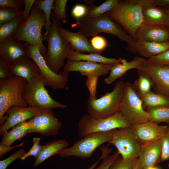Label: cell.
<instances>
[{"instance_id":"cell-1","label":"cell","mask_w":169,"mask_h":169,"mask_svg":"<svg viewBox=\"0 0 169 169\" xmlns=\"http://www.w3.org/2000/svg\"><path fill=\"white\" fill-rule=\"evenodd\" d=\"M72 25L73 28L78 27V31L86 37H94L101 33L113 34L127 44L126 49L137 54L136 41L130 37L123 29L109 17L107 12L95 19L84 18L76 20Z\"/></svg>"},{"instance_id":"cell-2","label":"cell","mask_w":169,"mask_h":169,"mask_svg":"<svg viewBox=\"0 0 169 169\" xmlns=\"http://www.w3.org/2000/svg\"><path fill=\"white\" fill-rule=\"evenodd\" d=\"M51 15L52 23L51 28L42 35L43 41L48 43L47 52L44 58L50 69L58 74L60 69L65 65V59L74 50L59 31L57 28L59 24L55 19L52 12Z\"/></svg>"},{"instance_id":"cell-3","label":"cell","mask_w":169,"mask_h":169,"mask_svg":"<svg viewBox=\"0 0 169 169\" xmlns=\"http://www.w3.org/2000/svg\"><path fill=\"white\" fill-rule=\"evenodd\" d=\"M45 23L44 13L34 4L28 18L12 37L17 41H25L32 45L38 46L44 56L47 50L43 42L41 31L45 27Z\"/></svg>"},{"instance_id":"cell-4","label":"cell","mask_w":169,"mask_h":169,"mask_svg":"<svg viewBox=\"0 0 169 169\" xmlns=\"http://www.w3.org/2000/svg\"><path fill=\"white\" fill-rule=\"evenodd\" d=\"M142 6L136 0H120L107 12L112 20L120 24L125 32L135 39L137 30L143 23Z\"/></svg>"},{"instance_id":"cell-5","label":"cell","mask_w":169,"mask_h":169,"mask_svg":"<svg viewBox=\"0 0 169 169\" xmlns=\"http://www.w3.org/2000/svg\"><path fill=\"white\" fill-rule=\"evenodd\" d=\"M27 83L23 78L14 76L8 79H0V125L7 119L4 115L13 106H28L22 97V94Z\"/></svg>"},{"instance_id":"cell-6","label":"cell","mask_w":169,"mask_h":169,"mask_svg":"<svg viewBox=\"0 0 169 169\" xmlns=\"http://www.w3.org/2000/svg\"><path fill=\"white\" fill-rule=\"evenodd\" d=\"M46 85L45 79L41 75L27 81L22 96L28 106L42 109L66 108L67 105L60 103L50 96L45 88Z\"/></svg>"},{"instance_id":"cell-7","label":"cell","mask_w":169,"mask_h":169,"mask_svg":"<svg viewBox=\"0 0 169 169\" xmlns=\"http://www.w3.org/2000/svg\"><path fill=\"white\" fill-rule=\"evenodd\" d=\"M125 83L122 81H118L111 92L106 93L99 99H88V114L94 118H104L110 116L118 111Z\"/></svg>"},{"instance_id":"cell-8","label":"cell","mask_w":169,"mask_h":169,"mask_svg":"<svg viewBox=\"0 0 169 169\" xmlns=\"http://www.w3.org/2000/svg\"><path fill=\"white\" fill-rule=\"evenodd\" d=\"M131 125L119 111L110 116L104 118H97L88 114H85L78 122L77 133L79 137L83 138L91 133Z\"/></svg>"},{"instance_id":"cell-9","label":"cell","mask_w":169,"mask_h":169,"mask_svg":"<svg viewBox=\"0 0 169 169\" xmlns=\"http://www.w3.org/2000/svg\"><path fill=\"white\" fill-rule=\"evenodd\" d=\"M119 111L131 125L148 121L142 101L129 82L125 83Z\"/></svg>"},{"instance_id":"cell-10","label":"cell","mask_w":169,"mask_h":169,"mask_svg":"<svg viewBox=\"0 0 169 169\" xmlns=\"http://www.w3.org/2000/svg\"><path fill=\"white\" fill-rule=\"evenodd\" d=\"M115 130L87 135L75 141L72 146L63 150L59 155L62 157L70 156L83 159L90 157L97 148L111 140Z\"/></svg>"},{"instance_id":"cell-11","label":"cell","mask_w":169,"mask_h":169,"mask_svg":"<svg viewBox=\"0 0 169 169\" xmlns=\"http://www.w3.org/2000/svg\"><path fill=\"white\" fill-rule=\"evenodd\" d=\"M27 56L33 60L39 67L41 75L45 79L46 85L53 90L62 89L67 84L69 78L68 73L63 71L57 74L53 72L47 64L39 47L25 43Z\"/></svg>"},{"instance_id":"cell-12","label":"cell","mask_w":169,"mask_h":169,"mask_svg":"<svg viewBox=\"0 0 169 169\" xmlns=\"http://www.w3.org/2000/svg\"><path fill=\"white\" fill-rule=\"evenodd\" d=\"M108 144L115 146L123 160L138 158L141 146L137 141L131 126L115 130Z\"/></svg>"},{"instance_id":"cell-13","label":"cell","mask_w":169,"mask_h":169,"mask_svg":"<svg viewBox=\"0 0 169 169\" xmlns=\"http://www.w3.org/2000/svg\"><path fill=\"white\" fill-rule=\"evenodd\" d=\"M27 122L28 133H38L45 136L57 135L62 125L55 116L52 109L44 110Z\"/></svg>"},{"instance_id":"cell-14","label":"cell","mask_w":169,"mask_h":169,"mask_svg":"<svg viewBox=\"0 0 169 169\" xmlns=\"http://www.w3.org/2000/svg\"><path fill=\"white\" fill-rule=\"evenodd\" d=\"M137 69L149 76L155 92L169 98V65L149 63L145 59Z\"/></svg>"},{"instance_id":"cell-15","label":"cell","mask_w":169,"mask_h":169,"mask_svg":"<svg viewBox=\"0 0 169 169\" xmlns=\"http://www.w3.org/2000/svg\"><path fill=\"white\" fill-rule=\"evenodd\" d=\"M132 131L141 146L161 139L166 135L168 125H160L148 121L132 125Z\"/></svg>"},{"instance_id":"cell-16","label":"cell","mask_w":169,"mask_h":169,"mask_svg":"<svg viewBox=\"0 0 169 169\" xmlns=\"http://www.w3.org/2000/svg\"><path fill=\"white\" fill-rule=\"evenodd\" d=\"M115 64H105L87 61L67 60L63 71L68 73L79 72L82 75L87 76L88 79H98L99 76L108 73Z\"/></svg>"},{"instance_id":"cell-17","label":"cell","mask_w":169,"mask_h":169,"mask_svg":"<svg viewBox=\"0 0 169 169\" xmlns=\"http://www.w3.org/2000/svg\"><path fill=\"white\" fill-rule=\"evenodd\" d=\"M44 110L28 106L23 107L13 106L6 111L7 119L0 127V135L3 136L8 130L17 125L26 121L41 112Z\"/></svg>"},{"instance_id":"cell-18","label":"cell","mask_w":169,"mask_h":169,"mask_svg":"<svg viewBox=\"0 0 169 169\" xmlns=\"http://www.w3.org/2000/svg\"><path fill=\"white\" fill-rule=\"evenodd\" d=\"M26 56L25 43L15 40L12 36L0 41V58L10 64Z\"/></svg>"},{"instance_id":"cell-19","label":"cell","mask_w":169,"mask_h":169,"mask_svg":"<svg viewBox=\"0 0 169 169\" xmlns=\"http://www.w3.org/2000/svg\"><path fill=\"white\" fill-rule=\"evenodd\" d=\"M135 40L156 42L169 41V32L164 25L143 23L137 30Z\"/></svg>"},{"instance_id":"cell-20","label":"cell","mask_w":169,"mask_h":169,"mask_svg":"<svg viewBox=\"0 0 169 169\" xmlns=\"http://www.w3.org/2000/svg\"><path fill=\"white\" fill-rule=\"evenodd\" d=\"M163 138L141 146L138 158L143 169L153 166L161 161Z\"/></svg>"},{"instance_id":"cell-21","label":"cell","mask_w":169,"mask_h":169,"mask_svg":"<svg viewBox=\"0 0 169 169\" xmlns=\"http://www.w3.org/2000/svg\"><path fill=\"white\" fill-rule=\"evenodd\" d=\"M10 69L13 76H18L27 81L41 75L40 70L34 61L27 56H24L11 65Z\"/></svg>"},{"instance_id":"cell-22","label":"cell","mask_w":169,"mask_h":169,"mask_svg":"<svg viewBox=\"0 0 169 169\" xmlns=\"http://www.w3.org/2000/svg\"><path fill=\"white\" fill-rule=\"evenodd\" d=\"M142 5V14L143 23L151 25L166 26L167 17L166 12L161 7L148 3L147 0H139Z\"/></svg>"},{"instance_id":"cell-23","label":"cell","mask_w":169,"mask_h":169,"mask_svg":"<svg viewBox=\"0 0 169 169\" xmlns=\"http://www.w3.org/2000/svg\"><path fill=\"white\" fill-rule=\"evenodd\" d=\"M57 28L59 33L69 42L75 51L80 53L87 52L100 54L92 47L87 38L79 31L77 33L72 32L62 28L59 24Z\"/></svg>"},{"instance_id":"cell-24","label":"cell","mask_w":169,"mask_h":169,"mask_svg":"<svg viewBox=\"0 0 169 169\" xmlns=\"http://www.w3.org/2000/svg\"><path fill=\"white\" fill-rule=\"evenodd\" d=\"M69 143L65 139L56 140L42 145L40 151L37 156L34 157L35 167L51 156L59 154L63 150L67 148Z\"/></svg>"},{"instance_id":"cell-25","label":"cell","mask_w":169,"mask_h":169,"mask_svg":"<svg viewBox=\"0 0 169 169\" xmlns=\"http://www.w3.org/2000/svg\"><path fill=\"white\" fill-rule=\"evenodd\" d=\"M137 53L147 59L159 55L169 49V41L156 42L136 41Z\"/></svg>"},{"instance_id":"cell-26","label":"cell","mask_w":169,"mask_h":169,"mask_svg":"<svg viewBox=\"0 0 169 169\" xmlns=\"http://www.w3.org/2000/svg\"><path fill=\"white\" fill-rule=\"evenodd\" d=\"M145 59L144 58L135 56L131 61L115 64L111 69L109 75L104 79V82L108 84H111L128 70L134 69H137Z\"/></svg>"},{"instance_id":"cell-27","label":"cell","mask_w":169,"mask_h":169,"mask_svg":"<svg viewBox=\"0 0 169 169\" xmlns=\"http://www.w3.org/2000/svg\"><path fill=\"white\" fill-rule=\"evenodd\" d=\"M67 60L71 61H84L105 64L117 63H124L127 62L125 59L120 58H108L97 53L85 54L74 50L67 57Z\"/></svg>"},{"instance_id":"cell-28","label":"cell","mask_w":169,"mask_h":169,"mask_svg":"<svg viewBox=\"0 0 169 169\" xmlns=\"http://www.w3.org/2000/svg\"><path fill=\"white\" fill-rule=\"evenodd\" d=\"M29 129L27 121H25L17 125L3 136L0 145L6 146H11L15 141L20 140L28 133Z\"/></svg>"},{"instance_id":"cell-29","label":"cell","mask_w":169,"mask_h":169,"mask_svg":"<svg viewBox=\"0 0 169 169\" xmlns=\"http://www.w3.org/2000/svg\"><path fill=\"white\" fill-rule=\"evenodd\" d=\"M137 93L142 101L144 109L160 107H169V98L164 95L151 90L146 93Z\"/></svg>"},{"instance_id":"cell-30","label":"cell","mask_w":169,"mask_h":169,"mask_svg":"<svg viewBox=\"0 0 169 169\" xmlns=\"http://www.w3.org/2000/svg\"><path fill=\"white\" fill-rule=\"evenodd\" d=\"M120 0H107L100 5L96 6L92 4L88 7V11L85 18L95 19L111 10L120 1Z\"/></svg>"},{"instance_id":"cell-31","label":"cell","mask_w":169,"mask_h":169,"mask_svg":"<svg viewBox=\"0 0 169 169\" xmlns=\"http://www.w3.org/2000/svg\"><path fill=\"white\" fill-rule=\"evenodd\" d=\"M146 109L148 121L157 124L164 122L169 125V107L148 108Z\"/></svg>"},{"instance_id":"cell-32","label":"cell","mask_w":169,"mask_h":169,"mask_svg":"<svg viewBox=\"0 0 169 169\" xmlns=\"http://www.w3.org/2000/svg\"><path fill=\"white\" fill-rule=\"evenodd\" d=\"M22 16L0 25V41L12 36L24 22Z\"/></svg>"},{"instance_id":"cell-33","label":"cell","mask_w":169,"mask_h":169,"mask_svg":"<svg viewBox=\"0 0 169 169\" xmlns=\"http://www.w3.org/2000/svg\"><path fill=\"white\" fill-rule=\"evenodd\" d=\"M138 78L132 84L137 93L144 94L151 91L153 83L149 76L146 73L137 69Z\"/></svg>"},{"instance_id":"cell-34","label":"cell","mask_w":169,"mask_h":169,"mask_svg":"<svg viewBox=\"0 0 169 169\" xmlns=\"http://www.w3.org/2000/svg\"><path fill=\"white\" fill-rule=\"evenodd\" d=\"M54 0H35L34 3L37 7L42 10L44 13L46 18L45 30H49L51 27L52 23L50 18L52 10L54 7Z\"/></svg>"},{"instance_id":"cell-35","label":"cell","mask_w":169,"mask_h":169,"mask_svg":"<svg viewBox=\"0 0 169 169\" xmlns=\"http://www.w3.org/2000/svg\"><path fill=\"white\" fill-rule=\"evenodd\" d=\"M67 0H55L52 12L54 17L59 25V23L65 22L68 16L65 12Z\"/></svg>"},{"instance_id":"cell-36","label":"cell","mask_w":169,"mask_h":169,"mask_svg":"<svg viewBox=\"0 0 169 169\" xmlns=\"http://www.w3.org/2000/svg\"><path fill=\"white\" fill-rule=\"evenodd\" d=\"M23 9L0 7V25L16 18L22 16Z\"/></svg>"},{"instance_id":"cell-37","label":"cell","mask_w":169,"mask_h":169,"mask_svg":"<svg viewBox=\"0 0 169 169\" xmlns=\"http://www.w3.org/2000/svg\"><path fill=\"white\" fill-rule=\"evenodd\" d=\"M90 44L93 48L101 54L108 45L106 39L104 37L96 35L92 37L90 40Z\"/></svg>"},{"instance_id":"cell-38","label":"cell","mask_w":169,"mask_h":169,"mask_svg":"<svg viewBox=\"0 0 169 169\" xmlns=\"http://www.w3.org/2000/svg\"><path fill=\"white\" fill-rule=\"evenodd\" d=\"M138 158L123 160L119 157L111 166L109 169H132Z\"/></svg>"},{"instance_id":"cell-39","label":"cell","mask_w":169,"mask_h":169,"mask_svg":"<svg viewBox=\"0 0 169 169\" xmlns=\"http://www.w3.org/2000/svg\"><path fill=\"white\" fill-rule=\"evenodd\" d=\"M120 153L116 151L112 155L109 154L103 157L100 166L92 169H109L111 166L119 157Z\"/></svg>"},{"instance_id":"cell-40","label":"cell","mask_w":169,"mask_h":169,"mask_svg":"<svg viewBox=\"0 0 169 169\" xmlns=\"http://www.w3.org/2000/svg\"><path fill=\"white\" fill-rule=\"evenodd\" d=\"M25 150L21 148L10 156L0 161V169H6L8 166L12 162L18 158L23 156L25 153Z\"/></svg>"},{"instance_id":"cell-41","label":"cell","mask_w":169,"mask_h":169,"mask_svg":"<svg viewBox=\"0 0 169 169\" xmlns=\"http://www.w3.org/2000/svg\"><path fill=\"white\" fill-rule=\"evenodd\" d=\"M88 11V7L82 4H77L73 7L71 14L76 20L85 17Z\"/></svg>"},{"instance_id":"cell-42","label":"cell","mask_w":169,"mask_h":169,"mask_svg":"<svg viewBox=\"0 0 169 169\" xmlns=\"http://www.w3.org/2000/svg\"><path fill=\"white\" fill-rule=\"evenodd\" d=\"M40 137L33 138V146L28 152H26L23 156L20 158V159L23 160L30 156H33L34 157L37 156L39 154L42 146V145L40 144Z\"/></svg>"},{"instance_id":"cell-43","label":"cell","mask_w":169,"mask_h":169,"mask_svg":"<svg viewBox=\"0 0 169 169\" xmlns=\"http://www.w3.org/2000/svg\"><path fill=\"white\" fill-rule=\"evenodd\" d=\"M10 65L0 58V79H8L14 76L11 70Z\"/></svg>"},{"instance_id":"cell-44","label":"cell","mask_w":169,"mask_h":169,"mask_svg":"<svg viewBox=\"0 0 169 169\" xmlns=\"http://www.w3.org/2000/svg\"><path fill=\"white\" fill-rule=\"evenodd\" d=\"M146 60L149 63L169 65V49L159 55L146 59Z\"/></svg>"},{"instance_id":"cell-45","label":"cell","mask_w":169,"mask_h":169,"mask_svg":"<svg viewBox=\"0 0 169 169\" xmlns=\"http://www.w3.org/2000/svg\"><path fill=\"white\" fill-rule=\"evenodd\" d=\"M169 159V125L167 132L163 138L161 161Z\"/></svg>"},{"instance_id":"cell-46","label":"cell","mask_w":169,"mask_h":169,"mask_svg":"<svg viewBox=\"0 0 169 169\" xmlns=\"http://www.w3.org/2000/svg\"><path fill=\"white\" fill-rule=\"evenodd\" d=\"M24 0H0V7L23 9Z\"/></svg>"},{"instance_id":"cell-47","label":"cell","mask_w":169,"mask_h":169,"mask_svg":"<svg viewBox=\"0 0 169 169\" xmlns=\"http://www.w3.org/2000/svg\"><path fill=\"white\" fill-rule=\"evenodd\" d=\"M35 0H24V8L22 15L24 21L29 17Z\"/></svg>"},{"instance_id":"cell-48","label":"cell","mask_w":169,"mask_h":169,"mask_svg":"<svg viewBox=\"0 0 169 169\" xmlns=\"http://www.w3.org/2000/svg\"><path fill=\"white\" fill-rule=\"evenodd\" d=\"M24 144V142H23L18 145L12 146H6L0 145V157H2L5 154L15 148L22 146Z\"/></svg>"},{"instance_id":"cell-49","label":"cell","mask_w":169,"mask_h":169,"mask_svg":"<svg viewBox=\"0 0 169 169\" xmlns=\"http://www.w3.org/2000/svg\"><path fill=\"white\" fill-rule=\"evenodd\" d=\"M150 2L160 7L169 6V0H150Z\"/></svg>"},{"instance_id":"cell-50","label":"cell","mask_w":169,"mask_h":169,"mask_svg":"<svg viewBox=\"0 0 169 169\" xmlns=\"http://www.w3.org/2000/svg\"><path fill=\"white\" fill-rule=\"evenodd\" d=\"M162 8L165 11L167 15V23L165 26L169 32V6H166Z\"/></svg>"},{"instance_id":"cell-51","label":"cell","mask_w":169,"mask_h":169,"mask_svg":"<svg viewBox=\"0 0 169 169\" xmlns=\"http://www.w3.org/2000/svg\"><path fill=\"white\" fill-rule=\"evenodd\" d=\"M132 169H143L138 158Z\"/></svg>"},{"instance_id":"cell-52","label":"cell","mask_w":169,"mask_h":169,"mask_svg":"<svg viewBox=\"0 0 169 169\" xmlns=\"http://www.w3.org/2000/svg\"><path fill=\"white\" fill-rule=\"evenodd\" d=\"M100 158L95 163L92 164L90 167H89L87 169H92L95 168L96 166L98 165L99 161H100Z\"/></svg>"},{"instance_id":"cell-53","label":"cell","mask_w":169,"mask_h":169,"mask_svg":"<svg viewBox=\"0 0 169 169\" xmlns=\"http://www.w3.org/2000/svg\"><path fill=\"white\" fill-rule=\"evenodd\" d=\"M82 1V0H81ZM82 1H83L85 3H86L88 4H90V5L93 4V3L95 2V0H82Z\"/></svg>"},{"instance_id":"cell-54","label":"cell","mask_w":169,"mask_h":169,"mask_svg":"<svg viewBox=\"0 0 169 169\" xmlns=\"http://www.w3.org/2000/svg\"><path fill=\"white\" fill-rule=\"evenodd\" d=\"M147 169H160L159 168L155 166L149 167Z\"/></svg>"},{"instance_id":"cell-55","label":"cell","mask_w":169,"mask_h":169,"mask_svg":"<svg viewBox=\"0 0 169 169\" xmlns=\"http://www.w3.org/2000/svg\"><path fill=\"white\" fill-rule=\"evenodd\" d=\"M168 167L169 169V163H168Z\"/></svg>"}]
</instances>
